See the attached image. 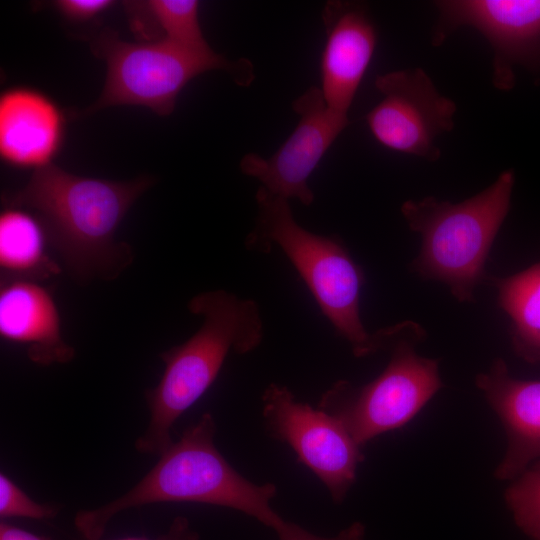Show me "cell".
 Here are the masks:
<instances>
[{"label": "cell", "mask_w": 540, "mask_h": 540, "mask_svg": "<svg viewBox=\"0 0 540 540\" xmlns=\"http://www.w3.org/2000/svg\"><path fill=\"white\" fill-rule=\"evenodd\" d=\"M149 177L113 181L72 174L55 164L34 170L21 189L4 194L6 206L33 212L49 242L78 279H112L132 261L128 244L115 233Z\"/></svg>", "instance_id": "cell-1"}, {"label": "cell", "mask_w": 540, "mask_h": 540, "mask_svg": "<svg viewBox=\"0 0 540 540\" xmlns=\"http://www.w3.org/2000/svg\"><path fill=\"white\" fill-rule=\"evenodd\" d=\"M215 434L214 417L206 412L159 455L154 467L128 492L95 509L78 511L76 530L85 540H100L112 518L130 508L200 503L240 511L276 531L285 521L271 506L276 486L243 477L218 451Z\"/></svg>", "instance_id": "cell-2"}, {"label": "cell", "mask_w": 540, "mask_h": 540, "mask_svg": "<svg viewBox=\"0 0 540 540\" xmlns=\"http://www.w3.org/2000/svg\"><path fill=\"white\" fill-rule=\"evenodd\" d=\"M188 310L202 324L184 343L160 354L164 371L145 391L150 420L135 443L142 454L160 455L173 443L172 427L214 383L231 351L247 354L263 340L261 311L252 299L223 289L206 291L188 302Z\"/></svg>", "instance_id": "cell-3"}, {"label": "cell", "mask_w": 540, "mask_h": 540, "mask_svg": "<svg viewBox=\"0 0 540 540\" xmlns=\"http://www.w3.org/2000/svg\"><path fill=\"white\" fill-rule=\"evenodd\" d=\"M255 199L256 222L245 238V247L262 253L279 248L354 355L364 357L381 351L379 332L369 333L361 320L362 270L342 241L300 226L286 198L259 187Z\"/></svg>", "instance_id": "cell-4"}, {"label": "cell", "mask_w": 540, "mask_h": 540, "mask_svg": "<svg viewBox=\"0 0 540 540\" xmlns=\"http://www.w3.org/2000/svg\"><path fill=\"white\" fill-rule=\"evenodd\" d=\"M513 170L502 172L480 193L459 203L434 197L408 200L401 212L422 243L413 269L444 283L460 302H470L485 275L490 248L511 205Z\"/></svg>", "instance_id": "cell-5"}, {"label": "cell", "mask_w": 540, "mask_h": 540, "mask_svg": "<svg viewBox=\"0 0 540 540\" xmlns=\"http://www.w3.org/2000/svg\"><path fill=\"white\" fill-rule=\"evenodd\" d=\"M423 335L412 322L388 326L391 358L383 372L361 387L340 380L321 396L318 407L338 419L361 447L408 423L441 388L437 361L415 352Z\"/></svg>", "instance_id": "cell-6"}, {"label": "cell", "mask_w": 540, "mask_h": 540, "mask_svg": "<svg viewBox=\"0 0 540 540\" xmlns=\"http://www.w3.org/2000/svg\"><path fill=\"white\" fill-rule=\"evenodd\" d=\"M91 48L105 61L107 73L100 97L85 114L111 106L137 105L168 116L182 89L204 72L226 70L241 85L253 78L247 60L229 62L218 53L197 54L162 38L128 42L106 29L92 40Z\"/></svg>", "instance_id": "cell-7"}, {"label": "cell", "mask_w": 540, "mask_h": 540, "mask_svg": "<svg viewBox=\"0 0 540 540\" xmlns=\"http://www.w3.org/2000/svg\"><path fill=\"white\" fill-rule=\"evenodd\" d=\"M261 399L270 436L294 451L335 503L343 502L363 460L361 446L338 419L319 407L297 401L284 385L271 383Z\"/></svg>", "instance_id": "cell-8"}, {"label": "cell", "mask_w": 540, "mask_h": 540, "mask_svg": "<svg viewBox=\"0 0 540 540\" xmlns=\"http://www.w3.org/2000/svg\"><path fill=\"white\" fill-rule=\"evenodd\" d=\"M381 101L366 116L374 138L388 149L429 161L440 158L436 138L454 127L455 102L436 89L421 68L379 75Z\"/></svg>", "instance_id": "cell-9"}, {"label": "cell", "mask_w": 540, "mask_h": 540, "mask_svg": "<svg viewBox=\"0 0 540 540\" xmlns=\"http://www.w3.org/2000/svg\"><path fill=\"white\" fill-rule=\"evenodd\" d=\"M436 6L433 45H441L462 26L477 30L493 50L492 83L497 89L513 88L515 65L540 69V0H447Z\"/></svg>", "instance_id": "cell-10"}, {"label": "cell", "mask_w": 540, "mask_h": 540, "mask_svg": "<svg viewBox=\"0 0 540 540\" xmlns=\"http://www.w3.org/2000/svg\"><path fill=\"white\" fill-rule=\"evenodd\" d=\"M299 121L279 149L269 158L255 153L245 155L241 171L261 182L271 194L296 199L303 205L313 203L314 193L308 180L319 162L348 126L347 115L327 106L322 91L311 86L293 102Z\"/></svg>", "instance_id": "cell-11"}, {"label": "cell", "mask_w": 540, "mask_h": 540, "mask_svg": "<svg viewBox=\"0 0 540 540\" xmlns=\"http://www.w3.org/2000/svg\"><path fill=\"white\" fill-rule=\"evenodd\" d=\"M322 19L320 89L330 110L348 116L376 48V29L365 6L353 2L328 1Z\"/></svg>", "instance_id": "cell-12"}, {"label": "cell", "mask_w": 540, "mask_h": 540, "mask_svg": "<svg viewBox=\"0 0 540 540\" xmlns=\"http://www.w3.org/2000/svg\"><path fill=\"white\" fill-rule=\"evenodd\" d=\"M61 108L45 93L26 86L0 96V158L16 168L38 170L53 164L65 137Z\"/></svg>", "instance_id": "cell-13"}, {"label": "cell", "mask_w": 540, "mask_h": 540, "mask_svg": "<svg viewBox=\"0 0 540 540\" xmlns=\"http://www.w3.org/2000/svg\"><path fill=\"white\" fill-rule=\"evenodd\" d=\"M476 384L500 417L508 447L496 469L499 479H515L540 460V380L512 377L504 360L497 359Z\"/></svg>", "instance_id": "cell-14"}, {"label": "cell", "mask_w": 540, "mask_h": 540, "mask_svg": "<svg viewBox=\"0 0 540 540\" xmlns=\"http://www.w3.org/2000/svg\"><path fill=\"white\" fill-rule=\"evenodd\" d=\"M0 335L27 346L35 364H65L75 350L62 337L60 315L51 293L36 281L8 279L0 290Z\"/></svg>", "instance_id": "cell-15"}, {"label": "cell", "mask_w": 540, "mask_h": 540, "mask_svg": "<svg viewBox=\"0 0 540 540\" xmlns=\"http://www.w3.org/2000/svg\"><path fill=\"white\" fill-rule=\"evenodd\" d=\"M46 229L37 215L9 207L0 215V268L8 279L36 281L59 273L46 251ZM7 279V280H8Z\"/></svg>", "instance_id": "cell-16"}, {"label": "cell", "mask_w": 540, "mask_h": 540, "mask_svg": "<svg viewBox=\"0 0 540 540\" xmlns=\"http://www.w3.org/2000/svg\"><path fill=\"white\" fill-rule=\"evenodd\" d=\"M494 283L498 303L511 320L514 351L529 363L540 362V261Z\"/></svg>", "instance_id": "cell-17"}, {"label": "cell", "mask_w": 540, "mask_h": 540, "mask_svg": "<svg viewBox=\"0 0 540 540\" xmlns=\"http://www.w3.org/2000/svg\"><path fill=\"white\" fill-rule=\"evenodd\" d=\"M146 11L162 31V39L185 50L201 54L216 53L206 41L199 23V1L149 0Z\"/></svg>", "instance_id": "cell-18"}, {"label": "cell", "mask_w": 540, "mask_h": 540, "mask_svg": "<svg viewBox=\"0 0 540 540\" xmlns=\"http://www.w3.org/2000/svg\"><path fill=\"white\" fill-rule=\"evenodd\" d=\"M505 499L517 526L531 539L540 540V460L514 479Z\"/></svg>", "instance_id": "cell-19"}, {"label": "cell", "mask_w": 540, "mask_h": 540, "mask_svg": "<svg viewBox=\"0 0 540 540\" xmlns=\"http://www.w3.org/2000/svg\"><path fill=\"white\" fill-rule=\"evenodd\" d=\"M59 510L58 505L34 501L6 474H0V516L2 519L22 517L44 521L56 517Z\"/></svg>", "instance_id": "cell-20"}, {"label": "cell", "mask_w": 540, "mask_h": 540, "mask_svg": "<svg viewBox=\"0 0 540 540\" xmlns=\"http://www.w3.org/2000/svg\"><path fill=\"white\" fill-rule=\"evenodd\" d=\"M115 4L112 0H57L53 7L66 20L83 23L93 20Z\"/></svg>", "instance_id": "cell-21"}, {"label": "cell", "mask_w": 540, "mask_h": 540, "mask_svg": "<svg viewBox=\"0 0 540 540\" xmlns=\"http://www.w3.org/2000/svg\"><path fill=\"white\" fill-rule=\"evenodd\" d=\"M275 532L279 540H364L365 526L354 522L333 537H321L285 520Z\"/></svg>", "instance_id": "cell-22"}, {"label": "cell", "mask_w": 540, "mask_h": 540, "mask_svg": "<svg viewBox=\"0 0 540 540\" xmlns=\"http://www.w3.org/2000/svg\"><path fill=\"white\" fill-rule=\"evenodd\" d=\"M113 540H200L199 534L191 527L190 521L184 516H177L171 522L168 530L156 538L145 536H129Z\"/></svg>", "instance_id": "cell-23"}, {"label": "cell", "mask_w": 540, "mask_h": 540, "mask_svg": "<svg viewBox=\"0 0 540 540\" xmlns=\"http://www.w3.org/2000/svg\"><path fill=\"white\" fill-rule=\"evenodd\" d=\"M0 540H50L48 537L41 536L24 530L18 526L10 524L4 520L0 522Z\"/></svg>", "instance_id": "cell-24"}]
</instances>
